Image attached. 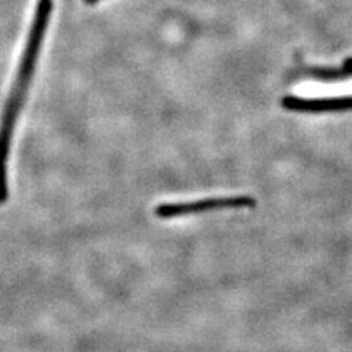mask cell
Returning a JSON list of instances; mask_svg holds the SVG:
<instances>
[{
    "instance_id": "obj_2",
    "label": "cell",
    "mask_w": 352,
    "mask_h": 352,
    "mask_svg": "<svg viewBox=\"0 0 352 352\" xmlns=\"http://www.w3.org/2000/svg\"><path fill=\"white\" fill-rule=\"evenodd\" d=\"M254 206H256L254 198L247 197V195L216 197V198H206V200L192 201V203L162 204L156 208V216L160 219H170V217L204 213L210 210H220V208H244V207L248 208Z\"/></svg>"
},
{
    "instance_id": "obj_3",
    "label": "cell",
    "mask_w": 352,
    "mask_h": 352,
    "mask_svg": "<svg viewBox=\"0 0 352 352\" xmlns=\"http://www.w3.org/2000/svg\"><path fill=\"white\" fill-rule=\"evenodd\" d=\"M96 2H98V0H85V3H88V5H93Z\"/></svg>"
},
{
    "instance_id": "obj_1",
    "label": "cell",
    "mask_w": 352,
    "mask_h": 352,
    "mask_svg": "<svg viewBox=\"0 0 352 352\" xmlns=\"http://www.w3.org/2000/svg\"><path fill=\"white\" fill-rule=\"evenodd\" d=\"M52 0H40V3L36 10L34 22L28 36L27 47L22 56L19 71L16 76V82L12 93L9 96V100L6 103L2 125H0V204H5L8 200V178H6V163L10 148V140L14 135V128L16 124L18 115L21 112V106L24 103V98L27 90L30 87L32 74H34L37 58L41 47V41L44 37V32L47 30L49 19L52 15Z\"/></svg>"
}]
</instances>
